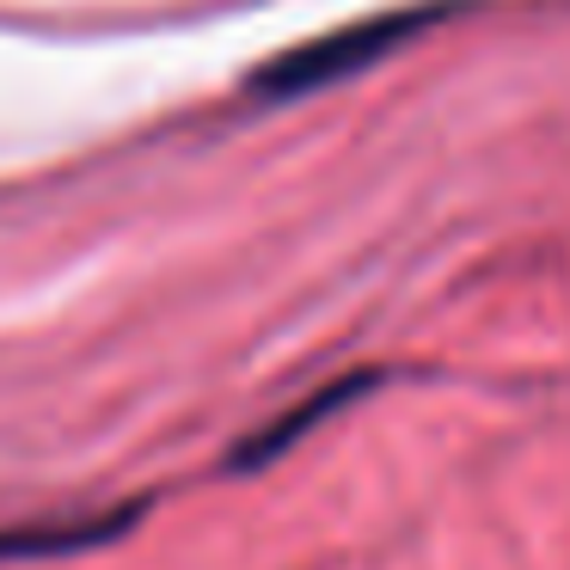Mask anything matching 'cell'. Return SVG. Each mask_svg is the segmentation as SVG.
Here are the masks:
<instances>
[{"label": "cell", "mask_w": 570, "mask_h": 570, "mask_svg": "<svg viewBox=\"0 0 570 570\" xmlns=\"http://www.w3.org/2000/svg\"><path fill=\"white\" fill-rule=\"evenodd\" d=\"M442 13H448V7H423V13H386V19L344 26V31H332V38H313V43H301V50L276 56L271 68H258L252 92H258V99H301V92H320V87H332V80H350L356 68L381 62L386 50H399L411 31L430 26V19H442Z\"/></svg>", "instance_id": "obj_1"}, {"label": "cell", "mask_w": 570, "mask_h": 570, "mask_svg": "<svg viewBox=\"0 0 570 570\" xmlns=\"http://www.w3.org/2000/svg\"><path fill=\"white\" fill-rule=\"evenodd\" d=\"M141 509H111V515H75V521H38V528H7L0 533V564L7 558H50V552H80L105 546L136 521Z\"/></svg>", "instance_id": "obj_2"}]
</instances>
